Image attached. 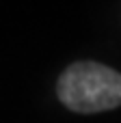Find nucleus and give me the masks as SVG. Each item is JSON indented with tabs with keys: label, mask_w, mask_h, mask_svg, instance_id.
<instances>
[{
	"label": "nucleus",
	"mask_w": 121,
	"mask_h": 123,
	"mask_svg": "<svg viewBox=\"0 0 121 123\" xmlns=\"http://www.w3.org/2000/svg\"><path fill=\"white\" fill-rule=\"evenodd\" d=\"M56 95L71 112L113 110L121 106V74L95 61L71 63L58 78Z\"/></svg>",
	"instance_id": "nucleus-1"
}]
</instances>
